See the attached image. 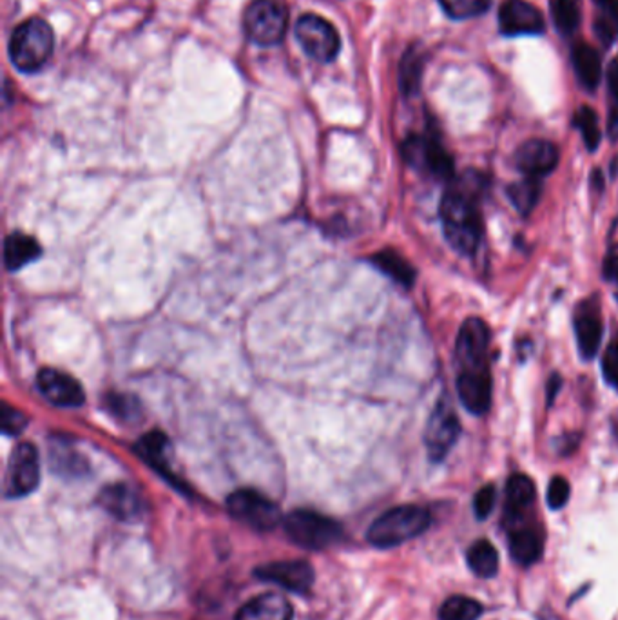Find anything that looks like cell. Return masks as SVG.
I'll use <instances>...</instances> for the list:
<instances>
[{"instance_id":"f1b7e54d","label":"cell","mask_w":618,"mask_h":620,"mask_svg":"<svg viewBox=\"0 0 618 620\" xmlns=\"http://www.w3.org/2000/svg\"><path fill=\"white\" fill-rule=\"evenodd\" d=\"M573 126L581 131L584 146L588 148V151L595 153L601 146V140H603V133H601V128H599V117H597L595 109H592L590 106L579 108V111L573 117Z\"/></svg>"},{"instance_id":"ffe728a7","label":"cell","mask_w":618,"mask_h":620,"mask_svg":"<svg viewBox=\"0 0 618 620\" xmlns=\"http://www.w3.org/2000/svg\"><path fill=\"white\" fill-rule=\"evenodd\" d=\"M510 553L520 566L535 564L544 553L542 528L526 522L510 528Z\"/></svg>"},{"instance_id":"7402d4cb","label":"cell","mask_w":618,"mask_h":620,"mask_svg":"<svg viewBox=\"0 0 618 620\" xmlns=\"http://www.w3.org/2000/svg\"><path fill=\"white\" fill-rule=\"evenodd\" d=\"M42 254L38 242L27 234L13 232L4 242V264L9 271H18L27 264H33Z\"/></svg>"},{"instance_id":"d4e9b609","label":"cell","mask_w":618,"mask_h":620,"mask_svg":"<svg viewBox=\"0 0 618 620\" xmlns=\"http://www.w3.org/2000/svg\"><path fill=\"white\" fill-rule=\"evenodd\" d=\"M167 450H169V441L163 434L160 432H151L148 436H144L139 445H137V452L139 456L148 463L153 466L158 473H161L165 479L176 482V479L170 473L169 468V461H167Z\"/></svg>"},{"instance_id":"3957f363","label":"cell","mask_w":618,"mask_h":620,"mask_svg":"<svg viewBox=\"0 0 618 620\" xmlns=\"http://www.w3.org/2000/svg\"><path fill=\"white\" fill-rule=\"evenodd\" d=\"M55 35L42 18H29L16 26L9 38V58L20 73L40 71L53 55Z\"/></svg>"},{"instance_id":"484cf974","label":"cell","mask_w":618,"mask_h":620,"mask_svg":"<svg viewBox=\"0 0 618 620\" xmlns=\"http://www.w3.org/2000/svg\"><path fill=\"white\" fill-rule=\"evenodd\" d=\"M541 194H542V180L531 178V176H526L524 180L515 181L508 185L506 189L508 200L511 202L515 211L520 212L522 216H528L535 209V205L541 200Z\"/></svg>"},{"instance_id":"ac0fdd59","label":"cell","mask_w":618,"mask_h":620,"mask_svg":"<svg viewBox=\"0 0 618 620\" xmlns=\"http://www.w3.org/2000/svg\"><path fill=\"white\" fill-rule=\"evenodd\" d=\"M537 497V490L533 480L524 473H515L510 477L506 484V506H504V521L510 528L519 526L528 515Z\"/></svg>"},{"instance_id":"f35d334b","label":"cell","mask_w":618,"mask_h":620,"mask_svg":"<svg viewBox=\"0 0 618 620\" xmlns=\"http://www.w3.org/2000/svg\"><path fill=\"white\" fill-rule=\"evenodd\" d=\"M109 410L115 412L120 419H133L135 414H139V403L129 396H111Z\"/></svg>"},{"instance_id":"9a60e30c","label":"cell","mask_w":618,"mask_h":620,"mask_svg":"<svg viewBox=\"0 0 618 620\" xmlns=\"http://www.w3.org/2000/svg\"><path fill=\"white\" fill-rule=\"evenodd\" d=\"M561 153L553 142L531 139L520 144L515 151V165L520 172L531 178H544L559 165Z\"/></svg>"},{"instance_id":"5b68a950","label":"cell","mask_w":618,"mask_h":620,"mask_svg":"<svg viewBox=\"0 0 618 620\" xmlns=\"http://www.w3.org/2000/svg\"><path fill=\"white\" fill-rule=\"evenodd\" d=\"M287 11L276 0H254L245 11L243 27L247 36L258 46H276L287 31Z\"/></svg>"},{"instance_id":"cb8c5ba5","label":"cell","mask_w":618,"mask_h":620,"mask_svg":"<svg viewBox=\"0 0 618 620\" xmlns=\"http://www.w3.org/2000/svg\"><path fill=\"white\" fill-rule=\"evenodd\" d=\"M372 264L396 284L410 289L416 284V269L397 251L385 249L372 256Z\"/></svg>"},{"instance_id":"ab89813d","label":"cell","mask_w":618,"mask_h":620,"mask_svg":"<svg viewBox=\"0 0 618 620\" xmlns=\"http://www.w3.org/2000/svg\"><path fill=\"white\" fill-rule=\"evenodd\" d=\"M608 89L612 97V111L618 113V60H613L608 67Z\"/></svg>"},{"instance_id":"6da1fadb","label":"cell","mask_w":618,"mask_h":620,"mask_svg":"<svg viewBox=\"0 0 618 620\" xmlns=\"http://www.w3.org/2000/svg\"><path fill=\"white\" fill-rule=\"evenodd\" d=\"M477 180L475 170H468L461 187L448 189L441 200L439 214L443 232L450 247L459 254H473L482 238V218L477 207V192L471 191Z\"/></svg>"},{"instance_id":"44dd1931","label":"cell","mask_w":618,"mask_h":620,"mask_svg":"<svg viewBox=\"0 0 618 620\" xmlns=\"http://www.w3.org/2000/svg\"><path fill=\"white\" fill-rule=\"evenodd\" d=\"M294 610L282 594H263L245 603L234 620H293Z\"/></svg>"},{"instance_id":"d6986e66","label":"cell","mask_w":618,"mask_h":620,"mask_svg":"<svg viewBox=\"0 0 618 620\" xmlns=\"http://www.w3.org/2000/svg\"><path fill=\"white\" fill-rule=\"evenodd\" d=\"M604 334V323L599 307L586 302L575 314V336L582 359H593L599 354Z\"/></svg>"},{"instance_id":"2e32d148","label":"cell","mask_w":618,"mask_h":620,"mask_svg":"<svg viewBox=\"0 0 618 620\" xmlns=\"http://www.w3.org/2000/svg\"><path fill=\"white\" fill-rule=\"evenodd\" d=\"M36 385L42 396L57 407L73 408V407H80L86 399V394L80 383L69 374L55 370V368H42L38 372Z\"/></svg>"},{"instance_id":"ba28073f","label":"cell","mask_w":618,"mask_h":620,"mask_svg":"<svg viewBox=\"0 0 618 620\" xmlns=\"http://www.w3.org/2000/svg\"><path fill=\"white\" fill-rule=\"evenodd\" d=\"M294 35L310 58L321 64L332 62L341 49L339 33L335 27L314 13H307L298 18Z\"/></svg>"},{"instance_id":"603a6c76","label":"cell","mask_w":618,"mask_h":620,"mask_svg":"<svg viewBox=\"0 0 618 620\" xmlns=\"http://www.w3.org/2000/svg\"><path fill=\"white\" fill-rule=\"evenodd\" d=\"M573 67L584 89L595 91L603 80V60L593 46L579 44L573 49Z\"/></svg>"},{"instance_id":"f546056e","label":"cell","mask_w":618,"mask_h":620,"mask_svg":"<svg viewBox=\"0 0 618 620\" xmlns=\"http://www.w3.org/2000/svg\"><path fill=\"white\" fill-rule=\"evenodd\" d=\"M551 18L562 35H572L581 24V9L577 0H550Z\"/></svg>"},{"instance_id":"8fae6325","label":"cell","mask_w":618,"mask_h":620,"mask_svg":"<svg viewBox=\"0 0 618 620\" xmlns=\"http://www.w3.org/2000/svg\"><path fill=\"white\" fill-rule=\"evenodd\" d=\"M489 337V328L480 317H468L464 321L456 341V357L461 370L488 367Z\"/></svg>"},{"instance_id":"83f0119b","label":"cell","mask_w":618,"mask_h":620,"mask_svg":"<svg viewBox=\"0 0 618 620\" xmlns=\"http://www.w3.org/2000/svg\"><path fill=\"white\" fill-rule=\"evenodd\" d=\"M423 77V55L417 47H410L399 66V88L405 97H412L419 91Z\"/></svg>"},{"instance_id":"8d00e7d4","label":"cell","mask_w":618,"mask_h":620,"mask_svg":"<svg viewBox=\"0 0 618 620\" xmlns=\"http://www.w3.org/2000/svg\"><path fill=\"white\" fill-rule=\"evenodd\" d=\"M603 374L610 385L618 387V339L612 341L603 354Z\"/></svg>"},{"instance_id":"7bdbcfd3","label":"cell","mask_w":618,"mask_h":620,"mask_svg":"<svg viewBox=\"0 0 618 620\" xmlns=\"http://www.w3.org/2000/svg\"><path fill=\"white\" fill-rule=\"evenodd\" d=\"M604 273L610 280H615L618 284V256H612L608 258L606 265H604Z\"/></svg>"},{"instance_id":"836d02e7","label":"cell","mask_w":618,"mask_h":620,"mask_svg":"<svg viewBox=\"0 0 618 620\" xmlns=\"http://www.w3.org/2000/svg\"><path fill=\"white\" fill-rule=\"evenodd\" d=\"M439 4L450 18L468 20L486 13L491 5V0H439Z\"/></svg>"},{"instance_id":"4316f807","label":"cell","mask_w":618,"mask_h":620,"mask_svg":"<svg viewBox=\"0 0 618 620\" xmlns=\"http://www.w3.org/2000/svg\"><path fill=\"white\" fill-rule=\"evenodd\" d=\"M468 566L469 570L477 575V577H482V579H491L497 575L499 572V552L497 548L486 541V539H480L477 542H473L468 550Z\"/></svg>"},{"instance_id":"8992f818","label":"cell","mask_w":618,"mask_h":620,"mask_svg":"<svg viewBox=\"0 0 618 620\" xmlns=\"http://www.w3.org/2000/svg\"><path fill=\"white\" fill-rule=\"evenodd\" d=\"M229 513L256 532H271L282 522L280 506L256 490H238L227 499Z\"/></svg>"},{"instance_id":"7c38bea8","label":"cell","mask_w":618,"mask_h":620,"mask_svg":"<svg viewBox=\"0 0 618 620\" xmlns=\"http://www.w3.org/2000/svg\"><path fill=\"white\" fill-rule=\"evenodd\" d=\"M254 575L263 583H273L287 592L307 595L314 584V568L307 561H278L256 568Z\"/></svg>"},{"instance_id":"d6a6232c","label":"cell","mask_w":618,"mask_h":620,"mask_svg":"<svg viewBox=\"0 0 618 620\" xmlns=\"http://www.w3.org/2000/svg\"><path fill=\"white\" fill-rule=\"evenodd\" d=\"M599 7V20L595 24L601 40L610 44L618 36V0H593Z\"/></svg>"},{"instance_id":"bcb514c9","label":"cell","mask_w":618,"mask_h":620,"mask_svg":"<svg viewBox=\"0 0 618 620\" xmlns=\"http://www.w3.org/2000/svg\"><path fill=\"white\" fill-rule=\"evenodd\" d=\"M613 430H615V436H617L618 439V414L615 416V421H613Z\"/></svg>"},{"instance_id":"5bb4252c","label":"cell","mask_w":618,"mask_h":620,"mask_svg":"<svg viewBox=\"0 0 618 620\" xmlns=\"http://www.w3.org/2000/svg\"><path fill=\"white\" fill-rule=\"evenodd\" d=\"M458 398L473 416H484L491 407V374L488 367L466 368L458 376Z\"/></svg>"},{"instance_id":"9c48e42d","label":"cell","mask_w":618,"mask_h":620,"mask_svg":"<svg viewBox=\"0 0 618 620\" xmlns=\"http://www.w3.org/2000/svg\"><path fill=\"white\" fill-rule=\"evenodd\" d=\"M40 482V458L31 443H20L9 456L4 493L7 499H20L35 491Z\"/></svg>"},{"instance_id":"e575fe53","label":"cell","mask_w":618,"mask_h":620,"mask_svg":"<svg viewBox=\"0 0 618 620\" xmlns=\"http://www.w3.org/2000/svg\"><path fill=\"white\" fill-rule=\"evenodd\" d=\"M570 495H572V486L568 482L566 477L562 475H557L550 480V486H548V504L551 510H561L568 504L570 501Z\"/></svg>"},{"instance_id":"277c9868","label":"cell","mask_w":618,"mask_h":620,"mask_svg":"<svg viewBox=\"0 0 618 620\" xmlns=\"http://www.w3.org/2000/svg\"><path fill=\"white\" fill-rule=\"evenodd\" d=\"M289 539L309 552H323L341 542L343 528L337 521L312 512L294 510L283 521Z\"/></svg>"},{"instance_id":"60d3db41","label":"cell","mask_w":618,"mask_h":620,"mask_svg":"<svg viewBox=\"0 0 618 620\" xmlns=\"http://www.w3.org/2000/svg\"><path fill=\"white\" fill-rule=\"evenodd\" d=\"M579 445H581V434H577V432L564 434V436H561V438L557 439V450H559V454H562V456L573 454V452L579 449Z\"/></svg>"},{"instance_id":"e0dca14e","label":"cell","mask_w":618,"mask_h":620,"mask_svg":"<svg viewBox=\"0 0 618 620\" xmlns=\"http://www.w3.org/2000/svg\"><path fill=\"white\" fill-rule=\"evenodd\" d=\"M98 502L108 513L124 522L137 521L146 512V502L140 493L124 482L106 486L98 495Z\"/></svg>"},{"instance_id":"30bf717a","label":"cell","mask_w":618,"mask_h":620,"mask_svg":"<svg viewBox=\"0 0 618 620\" xmlns=\"http://www.w3.org/2000/svg\"><path fill=\"white\" fill-rule=\"evenodd\" d=\"M405 160L414 165L428 170L439 180H454L456 165L452 156L441 146L438 139L432 137H410L403 144Z\"/></svg>"},{"instance_id":"f6af8a7d","label":"cell","mask_w":618,"mask_h":620,"mask_svg":"<svg viewBox=\"0 0 618 620\" xmlns=\"http://www.w3.org/2000/svg\"><path fill=\"white\" fill-rule=\"evenodd\" d=\"M592 185H593L599 192L604 191V174H603L601 169H595V170L592 172Z\"/></svg>"},{"instance_id":"ee69618b","label":"cell","mask_w":618,"mask_h":620,"mask_svg":"<svg viewBox=\"0 0 618 620\" xmlns=\"http://www.w3.org/2000/svg\"><path fill=\"white\" fill-rule=\"evenodd\" d=\"M608 135H610V139L613 142L618 140V113H610V119H608Z\"/></svg>"},{"instance_id":"d590c367","label":"cell","mask_w":618,"mask_h":620,"mask_svg":"<svg viewBox=\"0 0 618 620\" xmlns=\"http://www.w3.org/2000/svg\"><path fill=\"white\" fill-rule=\"evenodd\" d=\"M497 502V490L493 484H486L482 486L475 497H473V512L477 515V519H486Z\"/></svg>"},{"instance_id":"74e56055","label":"cell","mask_w":618,"mask_h":620,"mask_svg":"<svg viewBox=\"0 0 618 620\" xmlns=\"http://www.w3.org/2000/svg\"><path fill=\"white\" fill-rule=\"evenodd\" d=\"M26 416L7 405H4V410H2V432L7 434V436H16L20 434L24 429H26Z\"/></svg>"},{"instance_id":"52a82bcc","label":"cell","mask_w":618,"mask_h":620,"mask_svg":"<svg viewBox=\"0 0 618 620\" xmlns=\"http://www.w3.org/2000/svg\"><path fill=\"white\" fill-rule=\"evenodd\" d=\"M461 436L459 418L448 398H441L432 410L427 430H425V445L428 458L434 463H441L447 460L450 450L456 447Z\"/></svg>"},{"instance_id":"4dcf8cb0","label":"cell","mask_w":618,"mask_h":620,"mask_svg":"<svg viewBox=\"0 0 618 620\" xmlns=\"http://www.w3.org/2000/svg\"><path fill=\"white\" fill-rule=\"evenodd\" d=\"M482 604L475 599L456 595L439 608V620H477L482 615Z\"/></svg>"},{"instance_id":"b9f144b4","label":"cell","mask_w":618,"mask_h":620,"mask_svg":"<svg viewBox=\"0 0 618 620\" xmlns=\"http://www.w3.org/2000/svg\"><path fill=\"white\" fill-rule=\"evenodd\" d=\"M561 388H562V377H561V374L555 372V374L550 376V379H548V383H546V399H548V407H551V405L555 403V399H557Z\"/></svg>"},{"instance_id":"7a4b0ae2","label":"cell","mask_w":618,"mask_h":620,"mask_svg":"<svg viewBox=\"0 0 618 620\" xmlns=\"http://www.w3.org/2000/svg\"><path fill=\"white\" fill-rule=\"evenodd\" d=\"M430 522V512L423 506H396L386 510L370 524L366 539L376 548H394L425 533Z\"/></svg>"},{"instance_id":"4fadbf2b","label":"cell","mask_w":618,"mask_h":620,"mask_svg":"<svg viewBox=\"0 0 618 620\" xmlns=\"http://www.w3.org/2000/svg\"><path fill=\"white\" fill-rule=\"evenodd\" d=\"M499 26L508 36L542 35L546 29L541 9L526 0H506L499 11Z\"/></svg>"},{"instance_id":"1f68e13d","label":"cell","mask_w":618,"mask_h":620,"mask_svg":"<svg viewBox=\"0 0 618 620\" xmlns=\"http://www.w3.org/2000/svg\"><path fill=\"white\" fill-rule=\"evenodd\" d=\"M51 466L57 473L67 477H78L88 471L86 460L80 454H77L71 447L62 445H55V449L51 450Z\"/></svg>"}]
</instances>
